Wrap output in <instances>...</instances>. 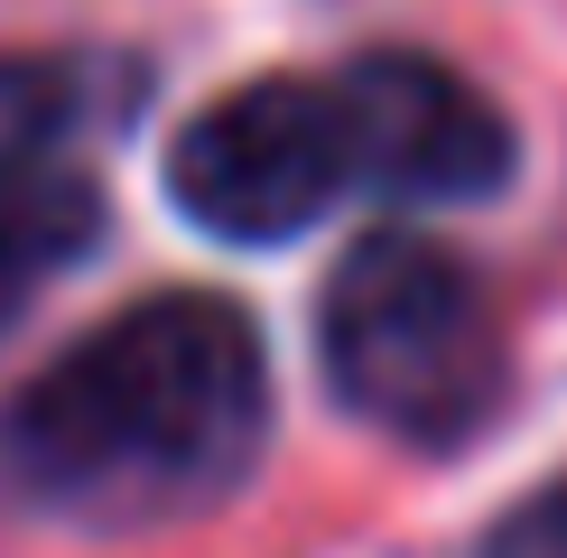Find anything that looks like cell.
I'll use <instances>...</instances> for the list:
<instances>
[{"mask_svg":"<svg viewBox=\"0 0 567 558\" xmlns=\"http://www.w3.org/2000/svg\"><path fill=\"white\" fill-rule=\"evenodd\" d=\"M270 437L261 335L233 298H140L65 344L0 418V456L47 512L103 530L224 503Z\"/></svg>","mask_w":567,"mask_h":558,"instance_id":"cell-1","label":"cell"},{"mask_svg":"<svg viewBox=\"0 0 567 558\" xmlns=\"http://www.w3.org/2000/svg\"><path fill=\"white\" fill-rule=\"evenodd\" d=\"M317 354L353 418L456 447L503 391V335L456 251L419 232H363L317 298Z\"/></svg>","mask_w":567,"mask_h":558,"instance_id":"cell-2","label":"cell"},{"mask_svg":"<svg viewBox=\"0 0 567 558\" xmlns=\"http://www.w3.org/2000/svg\"><path fill=\"white\" fill-rule=\"evenodd\" d=\"M353 186L336 84L251 75L168 140V196L224 242H289Z\"/></svg>","mask_w":567,"mask_h":558,"instance_id":"cell-3","label":"cell"},{"mask_svg":"<svg viewBox=\"0 0 567 558\" xmlns=\"http://www.w3.org/2000/svg\"><path fill=\"white\" fill-rule=\"evenodd\" d=\"M336 112H344V149L353 177L391 186V196H429V205H465L493 196L512 177V122L503 103H484L456 65L410 56V46H372L336 75Z\"/></svg>","mask_w":567,"mask_h":558,"instance_id":"cell-4","label":"cell"},{"mask_svg":"<svg viewBox=\"0 0 567 558\" xmlns=\"http://www.w3.org/2000/svg\"><path fill=\"white\" fill-rule=\"evenodd\" d=\"M93 242H103V196H93V177L56 168V158L0 168V335H10V326L29 317V298L56 270H75Z\"/></svg>","mask_w":567,"mask_h":558,"instance_id":"cell-5","label":"cell"},{"mask_svg":"<svg viewBox=\"0 0 567 558\" xmlns=\"http://www.w3.org/2000/svg\"><path fill=\"white\" fill-rule=\"evenodd\" d=\"M93 112H103V93L75 56H0V168H38Z\"/></svg>","mask_w":567,"mask_h":558,"instance_id":"cell-6","label":"cell"},{"mask_svg":"<svg viewBox=\"0 0 567 558\" xmlns=\"http://www.w3.org/2000/svg\"><path fill=\"white\" fill-rule=\"evenodd\" d=\"M484 558H567V484L512 503V521L484 540Z\"/></svg>","mask_w":567,"mask_h":558,"instance_id":"cell-7","label":"cell"}]
</instances>
